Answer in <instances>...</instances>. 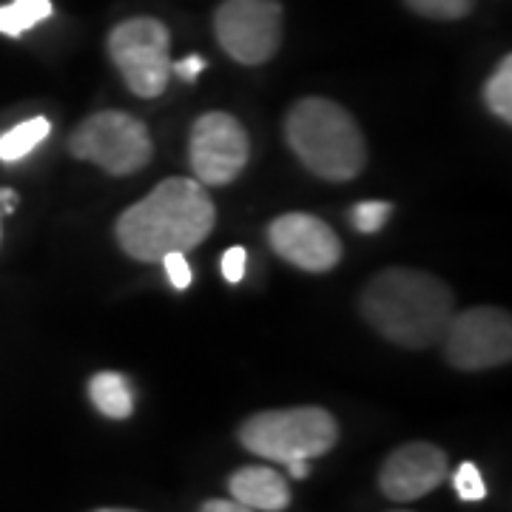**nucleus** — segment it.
<instances>
[{
    "label": "nucleus",
    "mask_w": 512,
    "mask_h": 512,
    "mask_svg": "<svg viewBox=\"0 0 512 512\" xmlns=\"http://www.w3.org/2000/svg\"><path fill=\"white\" fill-rule=\"evenodd\" d=\"M453 487H456V495L461 501L473 504V501H484L487 495V484H484V476L478 470L473 461H464L458 464V470L453 473Z\"/></svg>",
    "instance_id": "obj_19"
},
{
    "label": "nucleus",
    "mask_w": 512,
    "mask_h": 512,
    "mask_svg": "<svg viewBox=\"0 0 512 512\" xmlns=\"http://www.w3.org/2000/svg\"><path fill=\"white\" fill-rule=\"evenodd\" d=\"M396 512H404V510H396Z\"/></svg>",
    "instance_id": "obj_27"
},
{
    "label": "nucleus",
    "mask_w": 512,
    "mask_h": 512,
    "mask_svg": "<svg viewBox=\"0 0 512 512\" xmlns=\"http://www.w3.org/2000/svg\"><path fill=\"white\" fill-rule=\"evenodd\" d=\"M245 262H248V254H245L242 245L228 248V251L222 254V276H225L231 285L242 282V276H245Z\"/></svg>",
    "instance_id": "obj_21"
},
{
    "label": "nucleus",
    "mask_w": 512,
    "mask_h": 512,
    "mask_svg": "<svg viewBox=\"0 0 512 512\" xmlns=\"http://www.w3.org/2000/svg\"><path fill=\"white\" fill-rule=\"evenodd\" d=\"M404 6L430 20H461L473 12V0H404Z\"/></svg>",
    "instance_id": "obj_17"
},
{
    "label": "nucleus",
    "mask_w": 512,
    "mask_h": 512,
    "mask_svg": "<svg viewBox=\"0 0 512 512\" xmlns=\"http://www.w3.org/2000/svg\"><path fill=\"white\" fill-rule=\"evenodd\" d=\"M109 57L137 97H160L171 77V35L157 18H131L109 32Z\"/></svg>",
    "instance_id": "obj_6"
},
{
    "label": "nucleus",
    "mask_w": 512,
    "mask_h": 512,
    "mask_svg": "<svg viewBox=\"0 0 512 512\" xmlns=\"http://www.w3.org/2000/svg\"><path fill=\"white\" fill-rule=\"evenodd\" d=\"M359 313L382 339L407 350L439 345L456 299L447 282L419 268H387L359 293Z\"/></svg>",
    "instance_id": "obj_2"
},
{
    "label": "nucleus",
    "mask_w": 512,
    "mask_h": 512,
    "mask_svg": "<svg viewBox=\"0 0 512 512\" xmlns=\"http://www.w3.org/2000/svg\"><path fill=\"white\" fill-rule=\"evenodd\" d=\"M288 473H291L293 478H308V473H311V464H308V461H302V458H299V461H291V464H288Z\"/></svg>",
    "instance_id": "obj_25"
},
{
    "label": "nucleus",
    "mask_w": 512,
    "mask_h": 512,
    "mask_svg": "<svg viewBox=\"0 0 512 512\" xmlns=\"http://www.w3.org/2000/svg\"><path fill=\"white\" fill-rule=\"evenodd\" d=\"M55 6L49 0H12L0 6V35L23 37V32L35 29L40 20L52 18Z\"/></svg>",
    "instance_id": "obj_15"
},
{
    "label": "nucleus",
    "mask_w": 512,
    "mask_h": 512,
    "mask_svg": "<svg viewBox=\"0 0 512 512\" xmlns=\"http://www.w3.org/2000/svg\"><path fill=\"white\" fill-rule=\"evenodd\" d=\"M160 262L165 265L168 282H171L177 291H185V288L191 285V268H188V259H185V254H165Z\"/></svg>",
    "instance_id": "obj_20"
},
{
    "label": "nucleus",
    "mask_w": 512,
    "mask_h": 512,
    "mask_svg": "<svg viewBox=\"0 0 512 512\" xmlns=\"http://www.w3.org/2000/svg\"><path fill=\"white\" fill-rule=\"evenodd\" d=\"M393 214V205L384 200H367V202H356L350 208V225L359 231V234H376L382 231L387 220Z\"/></svg>",
    "instance_id": "obj_18"
},
{
    "label": "nucleus",
    "mask_w": 512,
    "mask_h": 512,
    "mask_svg": "<svg viewBox=\"0 0 512 512\" xmlns=\"http://www.w3.org/2000/svg\"><path fill=\"white\" fill-rule=\"evenodd\" d=\"M89 399L100 410V416L114 421L128 419L134 413V390L123 373L100 370L89 379Z\"/></svg>",
    "instance_id": "obj_13"
},
{
    "label": "nucleus",
    "mask_w": 512,
    "mask_h": 512,
    "mask_svg": "<svg viewBox=\"0 0 512 512\" xmlns=\"http://www.w3.org/2000/svg\"><path fill=\"white\" fill-rule=\"evenodd\" d=\"M248 157H251V140L234 114L208 111L194 120L188 160L197 183L205 188L231 185L245 171Z\"/></svg>",
    "instance_id": "obj_9"
},
{
    "label": "nucleus",
    "mask_w": 512,
    "mask_h": 512,
    "mask_svg": "<svg viewBox=\"0 0 512 512\" xmlns=\"http://www.w3.org/2000/svg\"><path fill=\"white\" fill-rule=\"evenodd\" d=\"M285 140L299 163L328 183H350L365 171V134L353 114L328 97L293 103L285 117Z\"/></svg>",
    "instance_id": "obj_3"
},
{
    "label": "nucleus",
    "mask_w": 512,
    "mask_h": 512,
    "mask_svg": "<svg viewBox=\"0 0 512 512\" xmlns=\"http://www.w3.org/2000/svg\"><path fill=\"white\" fill-rule=\"evenodd\" d=\"M94 512H137V510H123V507H103V510H94Z\"/></svg>",
    "instance_id": "obj_26"
},
{
    "label": "nucleus",
    "mask_w": 512,
    "mask_h": 512,
    "mask_svg": "<svg viewBox=\"0 0 512 512\" xmlns=\"http://www.w3.org/2000/svg\"><path fill=\"white\" fill-rule=\"evenodd\" d=\"M439 345L444 348L447 365L464 373L507 365L512 359L510 313L493 305L453 313Z\"/></svg>",
    "instance_id": "obj_7"
},
{
    "label": "nucleus",
    "mask_w": 512,
    "mask_h": 512,
    "mask_svg": "<svg viewBox=\"0 0 512 512\" xmlns=\"http://www.w3.org/2000/svg\"><path fill=\"white\" fill-rule=\"evenodd\" d=\"M268 242L276 256L308 274H328L342 262V239L328 222L291 211L268 225Z\"/></svg>",
    "instance_id": "obj_10"
},
{
    "label": "nucleus",
    "mask_w": 512,
    "mask_h": 512,
    "mask_svg": "<svg viewBox=\"0 0 512 512\" xmlns=\"http://www.w3.org/2000/svg\"><path fill=\"white\" fill-rule=\"evenodd\" d=\"M0 237H3V234H0Z\"/></svg>",
    "instance_id": "obj_28"
},
{
    "label": "nucleus",
    "mask_w": 512,
    "mask_h": 512,
    "mask_svg": "<svg viewBox=\"0 0 512 512\" xmlns=\"http://www.w3.org/2000/svg\"><path fill=\"white\" fill-rule=\"evenodd\" d=\"M49 134H52V123L46 117L23 120L15 128H9L6 134H0V160L18 163L23 157H29L40 143H46Z\"/></svg>",
    "instance_id": "obj_14"
},
{
    "label": "nucleus",
    "mask_w": 512,
    "mask_h": 512,
    "mask_svg": "<svg viewBox=\"0 0 512 512\" xmlns=\"http://www.w3.org/2000/svg\"><path fill=\"white\" fill-rule=\"evenodd\" d=\"M69 151L77 160L100 165L111 177H128L154 157V140L143 120L126 111H97L69 134Z\"/></svg>",
    "instance_id": "obj_5"
},
{
    "label": "nucleus",
    "mask_w": 512,
    "mask_h": 512,
    "mask_svg": "<svg viewBox=\"0 0 512 512\" xmlns=\"http://www.w3.org/2000/svg\"><path fill=\"white\" fill-rule=\"evenodd\" d=\"M214 225L217 208L205 185L188 177H171L146 200L128 205L114 222V237L131 259L160 262L165 254H188L200 248Z\"/></svg>",
    "instance_id": "obj_1"
},
{
    "label": "nucleus",
    "mask_w": 512,
    "mask_h": 512,
    "mask_svg": "<svg viewBox=\"0 0 512 512\" xmlns=\"http://www.w3.org/2000/svg\"><path fill=\"white\" fill-rule=\"evenodd\" d=\"M205 66H208V63H205V57L188 55L183 57V60H177V63L171 60V74H177V77L185 80V83H194V80L205 72Z\"/></svg>",
    "instance_id": "obj_22"
},
{
    "label": "nucleus",
    "mask_w": 512,
    "mask_h": 512,
    "mask_svg": "<svg viewBox=\"0 0 512 512\" xmlns=\"http://www.w3.org/2000/svg\"><path fill=\"white\" fill-rule=\"evenodd\" d=\"M231 498L256 512H282L291 507V487L274 467H239L228 478Z\"/></svg>",
    "instance_id": "obj_12"
},
{
    "label": "nucleus",
    "mask_w": 512,
    "mask_h": 512,
    "mask_svg": "<svg viewBox=\"0 0 512 512\" xmlns=\"http://www.w3.org/2000/svg\"><path fill=\"white\" fill-rule=\"evenodd\" d=\"M339 441V424L325 407H288L262 410L242 421L239 444L254 456L291 464L330 453Z\"/></svg>",
    "instance_id": "obj_4"
},
{
    "label": "nucleus",
    "mask_w": 512,
    "mask_h": 512,
    "mask_svg": "<svg viewBox=\"0 0 512 512\" xmlns=\"http://www.w3.org/2000/svg\"><path fill=\"white\" fill-rule=\"evenodd\" d=\"M484 103L498 120L512 123V57L504 55L484 83Z\"/></svg>",
    "instance_id": "obj_16"
},
{
    "label": "nucleus",
    "mask_w": 512,
    "mask_h": 512,
    "mask_svg": "<svg viewBox=\"0 0 512 512\" xmlns=\"http://www.w3.org/2000/svg\"><path fill=\"white\" fill-rule=\"evenodd\" d=\"M200 512H256L251 507H245V504H239V501H228V498H214V501H205L202 504Z\"/></svg>",
    "instance_id": "obj_23"
},
{
    "label": "nucleus",
    "mask_w": 512,
    "mask_h": 512,
    "mask_svg": "<svg viewBox=\"0 0 512 512\" xmlns=\"http://www.w3.org/2000/svg\"><path fill=\"white\" fill-rule=\"evenodd\" d=\"M450 473L447 453L430 441H410L384 458L379 490L396 504H410L444 484Z\"/></svg>",
    "instance_id": "obj_11"
},
{
    "label": "nucleus",
    "mask_w": 512,
    "mask_h": 512,
    "mask_svg": "<svg viewBox=\"0 0 512 512\" xmlns=\"http://www.w3.org/2000/svg\"><path fill=\"white\" fill-rule=\"evenodd\" d=\"M214 35L222 52L242 66H262L282 43L279 0H222L214 12Z\"/></svg>",
    "instance_id": "obj_8"
},
{
    "label": "nucleus",
    "mask_w": 512,
    "mask_h": 512,
    "mask_svg": "<svg viewBox=\"0 0 512 512\" xmlns=\"http://www.w3.org/2000/svg\"><path fill=\"white\" fill-rule=\"evenodd\" d=\"M15 205H18V194L12 188H0V211L3 214H12Z\"/></svg>",
    "instance_id": "obj_24"
}]
</instances>
